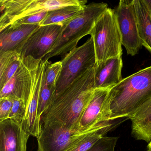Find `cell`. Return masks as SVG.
<instances>
[{
	"instance_id": "1",
	"label": "cell",
	"mask_w": 151,
	"mask_h": 151,
	"mask_svg": "<svg viewBox=\"0 0 151 151\" xmlns=\"http://www.w3.org/2000/svg\"><path fill=\"white\" fill-rule=\"evenodd\" d=\"M95 66L85 70L54 97L41 116L40 126L59 125L79 132L81 117L95 89Z\"/></svg>"
},
{
	"instance_id": "2",
	"label": "cell",
	"mask_w": 151,
	"mask_h": 151,
	"mask_svg": "<svg viewBox=\"0 0 151 151\" xmlns=\"http://www.w3.org/2000/svg\"><path fill=\"white\" fill-rule=\"evenodd\" d=\"M151 98V66L122 79L109 90L107 104L111 121L131 117Z\"/></svg>"
},
{
	"instance_id": "3",
	"label": "cell",
	"mask_w": 151,
	"mask_h": 151,
	"mask_svg": "<svg viewBox=\"0 0 151 151\" xmlns=\"http://www.w3.org/2000/svg\"><path fill=\"white\" fill-rule=\"evenodd\" d=\"M108 9L107 3L92 2L86 5L78 15L63 24L56 41L42 60L46 61L60 55L63 57L77 47L80 40L90 35L98 20Z\"/></svg>"
},
{
	"instance_id": "4",
	"label": "cell",
	"mask_w": 151,
	"mask_h": 151,
	"mask_svg": "<svg viewBox=\"0 0 151 151\" xmlns=\"http://www.w3.org/2000/svg\"><path fill=\"white\" fill-rule=\"evenodd\" d=\"M86 0H0V31L19 19L68 6H86Z\"/></svg>"
},
{
	"instance_id": "5",
	"label": "cell",
	"mask_w": 151,
	"mask_h": 151,
	"mask_svg": "<svg viewBox=\"0 0 151 151\" xmlns=\"http://www.w3.org/2000/svg\"><path fill=\"white\" fill-rule=\"evenodd\" d=\"M90 35L94 44L96 65L109 59L122 57V37L114 9L108 8L98 20Z\"/></svg>"
},
{
	"instance_id": "6",
	"label": "cell",
	"mask_w": 151,
	"mask_h": 151,
	"mask_svg": "<svg viewBox=\"0 0 151 151\" xmlns=\"http://www.w3.org/2000/svg\"><path fill=\"white\" fill-rule=\"evenodd\" d=\"M62 69L54 97L63 91L82 72L96 65L94 44L91 37L83 45L62 57Z\"/></svg>"
},
{
	"instance_id": "7",
	"label": "cell",
	"mask_w": 151,
	"mask_h": 151,
	"mask_svg": "<svg viewBox=\"0 0 151 151\" xmlns=\"http://www.w3.org/2000/svg\"><path fill=\"white\" fill-rule=\"evenodd\" d=\"M109 121L83 132L74 131L57 125L41 126L40 136L37 139L38 151H68L85 136L101 128Z\"/></svg>"
},
{
	"instance_id": "8",
	"label": "cell",
	"mask_w": 151,
	"mask_h": 151,
	"mask_svg": "<svg viewBox=\"0 0 151 151\" xmlns=\"http://www.w3.org/2000/svg\"><path fill=\"white\" fill-rule=\"evenodd\" d=\"M122 37V45L127 54L136 55L142 46L138 31L134 0H121L114 9Z\"/></svg>"
},
{
	"instance_id": "9",
	"label": "cell",
	"mask_w": 151,
	"mask_h": 151,
	"mask_svg": "<svg viewBox=\"0 0 151 151\" xmlns=\"http://www.w3.org/2000/svg\"><path fill=\"white\" fill-rule=\"evenodd\" d=\"M62 27V24L40 26L14 50L22 57L42 60L53 45Z\"/></svg>"
},
{
	"instance_id": "10",
	"label": "cell",
	"mask_w": 151,
	"mask_h": 151,
	"mask_svg": "<svg viewBox=\"0 0 151 151\" xmlns=\"http://www.w3.org/2000/svg\"><path fill=\"white\" fill-rule=\"evenodd\" d=\"M47 61L38 60L33 68L30 95L26 106L25 116L22 124L24 129L28 134L37 139L39 137L41 133L40 121L38 117V110L43 77Z\"/></svg>"
},
{
	"instance_id": "11",
	"label": "cell",
	"mask_w": 151,
	"mask_h": 151,
	"mask_svg": "<svg viewBox=\"0 0 151 151\" xmlns=\"http://www.w3.org/2000/svg\"><path fill=\"white\" fill-rule=\"evenodd\" d=\"M38 60L30 56L22 57L20 67L12 78L0 90V99H21L27 106L31 91L32 71Z\"/></svg>"
},
{
	"instance_id": "12",
	"label": "cell",
	"mask_w": 151,
	"mask_h": 151,
	"mask_svg": "<svg viewBox=\"0 0 151 151\" xmlns=\"http://www.w3.org/2000/svg\"><path fill=\"white\" fill-rule=\"evenodd\" d=\"M110 89H95L91 99L81 117L79 132L84 131L101 123L111 121L107 104Z\"/></svg>"
},
{
	"instance_id": "13",
	"label": "cell",
	"mask_w": 151,
	"mask_h": 151,
	"mask_svg": "<svg viewBox=\"0 0 151 151\" xmlns=\"http://www.w3.org/2000/svg\"><path fill=\"white\" fill-rule=\"evenodd\" d=\"M30 136L21 124L10 119L0 122V151H27Z\"/></svg>"
},
{
	"instance_id": "14",
	"label": "cell",
	"mask_w": 151,
	"mask_h": 151,
	"mask_svg": "<svg viewBox=\"0 0 151 151\" xmlns=\"http://www.w3.org/2000/svg\"><path fill=\"white\" fill-rule=\"evenodd\" d=\"M122 57L109 59L95 66V89H111L122 80Z\"/></svg>"
},
{
	"instance_id": "15",
	"label": "cell",
	"mask_w": 151,
	"mask_h": 151,
	"mask_svg": "<svg viewBox=\"0 0 151 151\" xmlns=\"http://www.w3.org/2000/svg\"><path fill=\"white\" fill-rule=\"evenodd\" d=\"M39 26V24H12L0 31V53L14 50Z\"/></svg>"
},
{
	"instance_id": "16",
	"label": "cell",
	"mask_w": 151,
	"mask_h": 151,
	"mask_svg": "<svg viewBox=\"0 0 151 151\" xmlns=\"http://www.w3.org/2000/svg\"><path fill=\"white\" fill-rule=\"evenodd\" d=\"M132 133L137 139L151 141V98L130 117Z\"/></svg>"
},
{
	"instance_id": "17",
	"label": "cell",
	"mask_w": 151,
	"mask_h": 151,
	"mask_svg": "<svg viewBox=\"0 0 151 151\" xmlns=\"http://www.w3.org/2000/svg\"><path fill=\"white\" fill-rule=\"evenodd\" d=\"M138 31L142 46L151 52V15L143 0H134Z\"/></svg>"
},
{
	"instance_id": "18",
	"label": "cell",
	"mask_w": 151,
	"mask_h": 151,
	"mask_svg": "<svg viewBox=\"0 0 151 151\" xmlns=\"http://www.w3.org/2000/svg\"><path fill=\"white\" fill-rule=\"evenodd\" d=\"M22 60L21 55L15 50L0 53V90L14 76Z\"/></svg>"
},
{
	"instance_id": "19",
	"label": "cell",
	"mask_w": 151,
	"mask_h": 151,
	"mask_svg": "<svg viewBox=\"0 0 151 151\" xmlns=\"http://www.w3.org/2000/svg\"><path fill=\"white\" fill-rule=\"evenodd\" d=\"M86 6H68L48 12L46 17L39 25L62 24L78 15L84 10Z\"/></svg>"
},
{
	"instance_id": "20",
	"label": "cell",
	"mask_w": 151,
	"mask_h": 151,
	"mask_svg": "<svg viewBox=\"0 0 151 151\" xmlns=\"http://www.w3.org/2000/svg\"><path fill=\"white\" fill-rule=\"evenodd\" d=\"M110 121L105 125L85 136L68 151H87L119 122Z\"/></svg>"
},
{
	"instance_id": "21",
	"label": "cell",
	"mask_w": 151,
	"mask_h": 151,
	"mask_svg": "<svg viewBox=\"0 0 151 151\" xmlns=\"http://www.w3.org/2000/svg\"><path fill=\"white\" fill-rule=\"evenodd\" d=\"M45 70L44 73L43 83L40 91L38 110V117L40 121L41 116L49 106V105L54 97L56 90L55 88L48 85L46 82L45 79Z\"/></svg>"
},
{
	"instance_id": "22",
	"label": "cell",
	"mask_w": 151,
	"mask_h": 151,
	"mask_svg": "<svg viewBox=\"0 0 151 151\" xmlns=\"http://www.w3.org/2000/svg\"><path fill=\"white\" fill-rule=\"evenodd\" d=\"M62 69V63L61 61L53 63L47 61L45 73V79L48 85L56 89V84Z\"/></svg>"
},
{
	"instance_id": "23",
	"label": "cell",
	"mask_w": 151,
	"mask_h": 151,
	"mask_svg": "<svg viewBox=\"0 0 151 151\" xmlns=\"http://www.w3.org/2000/svg\"><path fill=\"white\" fill-rule=\"evenodd\" d=\"M26 104L21 99H13V106L9 119L22 124L25 116Z\"/></svg>"
},
{
	"instance_id": "24",
	"label": "cell",
	"mask_w": 151,
	"mask_h": 151,
	"mask_svg": "<svg viewBox=\"0 0 151 151\" xmlns=\"http://www.w3.org/2000/svg\"><path fill=\"white\" fill-rule=\"evenodd\" d=\"M118 137H103L87 151H114Z\"/></svg>"
},
{
	"instance_id": "25",
	"label": "cell",
	"mask_w": 151,
	"mask_h": 151,
	"mask_svg": "<svg viewBox=\"0 0 151 151\" xmlns=\"http://www.w3.org/2000/svg\"><path fill=\"white\" fill-rule=\"evenodd\" d=\"M13 99H0V122L9 119L13 106Z\"/></svg>"
},
{
	"instance_id": "26",
	"label": "cell",
	"mask_w": 151,
	"mask_h": 151,
	"mask_svg": "<svg viewBox=\"0 0 151 151\" xmlns=\"http://www.w3.org/2000/svg\"><path fill=\"white\" fill-rule=\"evenodd\" d=\"M48 12H42L37 14L24 17L16 21L12 24H39L45 18Z\"/></svg>"
},
{
	"instance_id": "27",
	"label": "cell",
	"mask_w": 151,
	"mask_h": 151,
	"mask_svg": "<svg viewBox=\"0 0 151 151\" xmlns=\"http://www.w3.org/2000/svg\"><path fill=\"white\" fill-rule=\"evenodd\" d=\"M151 15V0H143Z\"/></svg>"
},
{
	"instance_id": "28",
	"label": "cell",
	"mask_w": 151,
	"mask_h": 151,
	"mask_svg": "<svg viewBox=\"0 0 151 151\" xmlns=\"http://www.w3.org/2000/svg\"><path fill=\"white\" fill-rule=\"evenodd\" d=\"M147 147V151H151V141L149 142Z\"/></svg>"
}]
</instances>
